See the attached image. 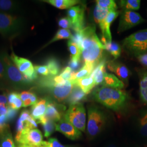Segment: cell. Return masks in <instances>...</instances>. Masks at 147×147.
Returning <instances> with one entry per match:
<instances>
[{"mask_svg": "<svg viewBox=\"0 0 147 147\" xmlns=\"http://www.w3.org/2000/svg\"><path fill=\"white\" fill-rule=\"evenodd\" d=\"M104 147H118V146L114 143H111V144H109L106 146Z\"/></svg>", "mask_w": 147, "mask_h": 147, "instance_id": "f907efd6", "label": "cell"}, {"mask_svg": "<svg viewBox=\"0 0 147 147\" xmlns=\"http://www.w3.org/2000/svg\"><path fill=\"white\" fill-rule=\"evenodd\" d=\"M49 147H79L76 145H63L55 138H50L48 140Z\"/></svg>", "mask_w": 147, "mask_h": 147, "instance_id": "f35d334b", "label": "cell"}, {"mask_svg": "<svg viewBox=\"0 0 147 147\" xmlns=\"http://www.w3.org/2000/svg\"><path fill=\"white\" fill-rule=\"evenodd\" d=\"M8 111V105L1 104H0V116L7 115Z\"/></svg>", "mask_w": 147, "mask_h": 147, "instance_id": "7dc6e473", "label": "cell"}, {"mask_svg": "<svg viewBox=\"0 0 147 147\" xmlns=\"http://www.w3.org/2000/svg\"><path fill=\"white\" fill-rule=\"evenodd\" d=\"M140 95L142 102L147 105V71L143 72L140 76Z\"/></svg>", "mask_w": 147, "mask_h": 147, "instance_id": "484cf974", "label": "cell"}, {"mask_svg": "<svg viewBox=\"0 0 147 147\" xmlns=\"http://www.w3.org/2000/svg\"><path fill=\"white\" fill-rule=\"evenodd\" d=\"M24 26V21L20 16L0 11V33L3 36L9 37L17 34Z\"/></svg>", "mask_w": 147, "mask_h": 147, "instance_id": "8992f818", "label": "cell"}, {"mask_svg": "<svg viewBox=\"0 0 147 147\" xmlns=\"http://www.w3.org/2000/svg\"><path fill=\"white\" fill-rule=\"evenodd\" d=\"M105 50L110 53L115 59L118 58L121 54V47L116 42H106L104 44Z\"/></svg>", "mask_w": 147, "mask_h": 147, "instance_id": "4dcf8cb0", "label": "cell"}, {"mask_svg": "<svg viewBox=\"0 0 147 147\" xmlns=\"http://www.w3.org/2000/svg\"><path fill=\"white\" fill-rule=\"evenodd\" d=\"M74 74V71L71 70V69L69 67H67L63 69L59 76L65 80L71 81L73 79Z\"/></svg>", "mask_w": 147, "mask_h": 147, "instance_id": "8d00e7d4", "label": "cell"}, {"mask_svg": "<svg viewBox=\"0 0 147 147\" xmlns=\"http://www.w3.org/2000/svg\"><path fill=\"white\" fill-rule=\"evenodd\" d=\"M1 104L8 105V98L5 93H0V104Z\"/></svg>", "mask_w": 147, "mask_h": 147, "instance_id": "c3c4849f", "label": "cell"}, {"mask_svg": "<svg viewBox=\"0 0 147 147\" xmlns=\"http://www.w3.org/2000/svg\"><path fill=\"white\" fill-rule=\"evenodd\" d=\"M110 11V10H109L107 9L100 8L98 5H96L95 7L93 13L94 19L95 22L99 25L101 30L104 26L106 18Z\"/></svg>", "mask_w": 147, "mask_h": 147, "instance_id": "cb8c5ba5", "label": "cell"}, {"mask_svg": "<svg viewBox=\"0 0 147 147\" xmlns=\"http://www.w3.org/2000/svg\"><path fill=\"white\" fill-rule=\"evenodd\" d=\"M138 60L142 65L147 66V53L137 57Z\"/></svg>", "mask_w": 147, "mask_h": 147, "instance_id": "bcb514c9", "label": "cell"}, {"mask_svg": "<svg viewBox=\"0 0 147 147\" xmlns=\"http://www.w3.org/2000/svg\"><path fill=\"white\" fill-rule=\"evenodd\" d=\"M56 130L62 133L71 140H77L82 137V132L62 118L56 124Z\"/></svg>", "mask_w": 147, "mask_h": 147, "instance_id": "4fadbf2b", "label": "cell"}, {"mask_svg": "<svg viewBox=\"0 0 147 147\" xmlns=\"http://www.w3.org/2000/svg\"><path fill=\"white\" fill-rule=\"evenodd\" d=\"M35 71L37 74H39L42 76H49V71L47 66L45 65H36L34 66Z\"/></svg>", "mask_w": 147, "mask_h": 147, "instance_id": "7bdbcfd3", "label": "cell"}, {"mask_svg": "<svg viewBox=\"0 0 147 147\" xmlns=\"http://www.w3.org/2000/svg\"><path fill=\"white\" fill-rule=\"evenodd\" d=\"M42 133L38 129H31L25 126L24 129L19 134H16V146L32 145L39 146L42 142Z\"/></svg>", "mask_w": 147, "mask_h": 147, "instance_id": "9c48e42d", "label": "cell"}, {"mask_svg": "<svg viewBox=\"0 0 147 147\" xmlns=\"http://www.w3.org/2000/svg\"><path fill=\"white\" fill-rule=\"evenodd\" d=\"M101 84L102 86L116 89H121L124 87V83L120 79H118L116 75L107 73L104 75L103 81Z\"/></svg>", "mask_w": 147, "mask_h": 147, "instance_id": "d6986e66", "label": "cell"}, {"mask_svg": "<svg viewBox=\"0 0 147 147\" xmlns=\"http://www.w3.org/2000/svg\"><path fill=\"white\" fill-rule=\"evenodd\" d=\"M71 82L74 84H76L77 86H78L86 94L89 93L91 90L95 86L94 79L91 78L90 76L82 79H77Z\"/></svg>", "mask_w": 147, "mask_h": 147, "instance_id": "ffe728a7", "label": "cell"}, {"mask_svg": "<svg viewBox=\"0 0 147 147\" xmlns=\"http://www.w3.org/2000/svg\"><path fill=\"white\" fill-rule=\"evenodd\" d=\"M119 15V12L115 10H110L106 18L104 26L101 30L102 32V37L104 38L107 42H112V36L111 33L110 26L112 22L114 21Z\"/></svg>", "mask_w": 147, "mask_h": 147, "instance_id": "2e32d148", "label": "cell"}, {"mask_svg": "<svg viewBox=\"0 0 147 147\" xmlns=\"http://www.w3.org/2000/svg\"><path fill=\"white\" fill-rule=\"evenodd\" d=\"M68 47L71 54V57L80 58L82 55V49L78 44L70 39L68 42Z\"/></svg>", "mask_w": 147, "mask_h": 147, "instance_id": "e575fe53", "label": "cell"}, {"mask_svg": "<svg viewBox=\"0 0 147 147\" xmlns=\"http://www.w3.org/2000/svg\"><path fill=\"white\" fill-rule=\"evenodd\" d=\"M73 86V82L67 80L64 83L60 84L55 83L54 81L53 84L47 89L55 99L59 102H61L68 99L72 91Z\"/></svg>", "mask_w": 147, "mask_h": 147, "instance_id": "8fae6325", "label": "cell"}, {"mask_svg": "<svg viewBox=\"0 0 147 147\" xmlns=\"http://www.w3.org/2000/svg\"><path fill=\"white\" fill-rule=\"evenodd\" d=\"M0 58L4 65L7 80L12 86L16 88H23L31 85L12 62L7 53L1 52Z\"/></svg>", "mask_w": 147, "mask_h": 147, "instance_id": "277c9868", "label": "cell"}, {"mask_svg": "<svg viewBox=\"0 0 147 147\" xmlns=\"http://www.w3.org/2000/svg\"><path fill=\"white\" fill-rule=\"evenodd\" d=\"M10 57L12 62L16 65L19 70L24 75L30 84H31L33 82L35 81L38 79V74L35 71L34 67H33L32 63L29 59L16 56L13 50L11 51Z\"/></svg>", "mask_w": 147, "mask_h": 147, "instance_id": "ba28073f", "label": "cell"}, {"mask_svg": "<svg viewBox=\"0 0 147 147\" xmlns=\"http://www.w3.org/2000/svg\"><path fill=\"white\" fill-rule=\"evenodd\" d=\"M105 64L106 62L105 61H102L94 69L93 72L89 76L94 79L95 85L101 84L103 81L104 76L106 73Z\"/></svg>", "mask_w": 147, "mask_h": 147, "instance_id": "7402d4cb", "label": "cell"}, {"mask_svg": "<svg viewBox=\"0 0 147 147\" xmlns=\"http://www.w3.org/2000/svg\"><path fill=\"white\" fill-rule=\"evenodd\" d=\"M8 106L15 110H19L22 106V101L20 97V94L16 92H12L7 95Z\"/></svg>", "mask_w": 147, "mask_h": 147, "instance_id": "d4e9b609", "label": "cell"}, {"mask_svg": "<svg viewBox=\"0 0 147 147\" xmlns=\"http://www.w3.org/2000/svg\"><path fill=\"white\" fill-rule=\"evenodd\" d=\"M145 147H147V144L146 145V146H145Z\"/></svg>", "mask_w": 147, "mask_h": 147, "instance_id": "816d5d0a", "label": "cell"}, {"mask_svg": "<svg viewBox=\"0 0 147 147\" xmlns=\"http://www.w3.org/2000/svg\"><path fill=\"white\" fill-rule=\"evenodd\" d=\"M0 138H1V135H0Z\"/></svg>", "mask_w": 147, "mask_h": 147, "instance_id": "f5cc1de1", "label": "cell"}, {"mask_svg": "<svg viewBox=\"0 0 147 147\" xmlns=\"http://www.w3.org/2000/svg\"><path fill=\"white\" fill-rule=\"evenodd\" d=\"M145 21L142 16L134 11H123L119 19L118 32L125 31Z\"/></svg>", "mask_w": 147, "mask_h": 147, "instance_id": "30bf717a", "label": "cell"}, {"mask_svg": "<svg viewBox=\"0 0 147 147\" xmlns=\"http://www.w3.org/2000/svg\"><path fill=\"white\" fill-rule=\"evenodd\" d=\"M107 68L115 74L121 81H123V82L126 84L128 82L131 73L124 64L110 61L107 63Z\"/></svg>", "mask_w": 147, "mask_h": 147, "instance_id": "9a60e30c", "label": "cell"}, {"mask_svg": "<svg viewBox=\"0 0 147 147\" xmlns=\"http://www.w3.org/2000/svg\"><path fill=\"white\" fill-rule=\"evenodd\" d=\"M48 98L42 99L38 100L37 103L32 106L31 110L32 117L36 120H39L42 117L45 116L47 110Z\"/></svg>", "mask_w": 147, "mask_h": 147, "instance_id": "e0dca14e", "label": "cell"}, {"mask_svg": "<svg viewBox=\"0 0 147 147\" xmlns=\"http://www.w3.org/2000/svg\"><path fill=\"white\" fill-rule=\"evenodd\" d=\"M138 127L142 136L147 137V111L142 112L138 119Z\"/></svg>", "mask_w": 147, "mask_h": 147, "instance_id": "836d02e7", "label": "cell"}, {"mask_svg": "<svg viewBox=\"0 0 147 147\" xmlns=\"http://www.w3.org/2000/svg\"><path fill=\"white\" fill-rule=\"evenodd\" d=\"M18 113V110L8 106V111L7 113V117L8 121H13L16 118Z\"/></svg>", "mask_w": 147, "mask_h": 147, "instance_id": "f6af8a7d", "label": "cell"}, {"mask_svg": "<svg viewBox=\"0 0 147 147\" xmlns=\"http://www.w3.org/2000/svg\"><path fill=\"white\" fill-rule=\"evenodd\" d=\"M82 30L80 31L75 32L74 34L72 36L71 38L70 39V40H71L73 42L78 44L81 48L82 42Z\"/></svg>", "mask_w": 147, "mask_h": 147, "instance_id": "b9f144b4", "label": "cell"}, {"mask_svg": "<svg viewBox=\"0 0 147 147\" xmlns=\"http://www.w3.org/2000/svg\"><path fill=\"white\" fill-rule=\"evenodd\" d=\"M40 146H32V145H19V146H17V147H40Z\"/></svg>", "mask_w": 147, "mask_h": 147, "instance_id": "681fc988", "label": "cell"}, {"mask_svg": "<svg viewBox=\"0 0 147 147\" xmlns=\"http://www.w3.org/2000/svg\"><path fill=\"white\" fill-rule=\"evenodd\" d=\"M121 8L124 11H133L138 10L140 8L141 1L140 0H123L119 2Z\"/></svg>", "mask_w": 147, "mask_h": 147, "instance_id": "f1b7e54d", "label": "cell"}, {"mask_svg": "<svg viewBox=\"0 0 147 147\" xmlns=\"http://www.w3.org/2000/svg\"><path fill=\"white\" fill-rule=\"evenodd\" d=\"M106 117L103 111L96 106H92L88 110L87 134L90 139L99 136L105 128Z\"/></svg>", "mask_w": 147, "mask_h": 147, "instance_id": "3957f363", "label": "cell"}, {"mask_svg": "<svg viewBox=\"0 0 147 147\" xmlns=\"http://www.w3.org/2000/svg\"><path fill=\"white\" fill-rule=\"evenodd\" d=\"M63 118L81 132L86 130V113L82 103L71 105L65 111Z\"/></svg>", "mask_w": 147, "mask_h": 147, "instance_id": "52a82bcc", "label": "cell"}, {"mask_svg": "<svg viewBox=\"0 0 147 147\" xmlns=\"http://www.w3.org/2000/svg\"><path fill=\"white\" fill-rule=\"evenodd\" d=\"M8 80L6 76L5 68L1 59L0 58V86H5Z\"/></svg>", "mask_w": 147, "mask_h": 147, "instance_id": "74e56055", "label": "cell"}, {"mask_svg": "<svg viewBox=\"0 0 147 147\" xmlns=\"http://www.w3.org/2000/svg\"><path fill=\"white\" fill-rule=\"evenodd\" d=\"M59 26L62 29H68L72 27L71 22L68 17H64L60 19L58 21Z\"/></svg>", "mask_w": 147, "mask_h": 147, "instance_id": "60d3db41", "label": "cell"}, {"mask_svg": "<svg viewBox=\"0 0 147 147\" xmlns=\"http://www.w3.org/2000/svg\"><path fill=\"white\" fill-rule=\"evenodd\" d=\"M123 47L126 51L135 56L143 55L147 51V29L136 32L123 40Z\"/></svg>", "mask_w": 147, "mask_h": 147, "instance_id": "5b68a950", "label": "cell"}, {"mask_svg": "<svg viewBox=\"0 0 147 147\" xmlns=\"http://www.w3.org/2000/svg\"><path fill=\"white\" fill-rule=\"evenodd\" d=\"M96 2V5L102 8L115 11L117 9L116 2L113 0H97Z\"/></svg>", "mask_w": 147, "mask_h": 147, "instance_id": "d590c367", "label": "cell"}, {"mask_svg": "<svg viewBox=\"0 0 147 147\" xmlns=\"http://www.w3.org/2000/svg\"><path fill=\"white\" fill-rule=\"evenodd\" d=\"M82 56L84 64L93 66L95 68L99 64L102 57L104 45L95 33V27L90 25L82 30Z\"/></svg>", "mask_w": 147, "mask_h": 147, "instance_id": "6da1fadb", "label": "cell"}, {"mask_svg": "<svg viewBox=\"0 0 147 147\" xmlns=\"http://www.w3.org/2000/svg\"><path fill=\"white\" fill-rule=\"evenodd\" d=\"M86 94L76 84H74L72 91L67 99V102L70 106L81 103L86 99Z\"/></svg>", "mask_w": 147, "mask_h": 147, "instance_id": "ac0fdd59", "label": "cell"}, {"mask_svg": "<svg viewBox=\"0 0 147 147\" xmlns=\"http://www.w3.org/2000/svg\"><path fill=\"white\" fill-rule=\"evenodd\" d=\"M92 95L96 101L116 112L124 109L129 99L124 91L105 86L95 89Z\"/></svg>", "mask_w": 147, "mask_h": 147, "instance_id": "7a4b0ae2", "label": "cell"}, {"mask_svg": "<svg viewBox=\"0 0 147 147\" xmlns=\"http://www.w3.org/2000/svg\"><path fill=\"white\" fill-rule=\"evenodd\" d=\"M72 36L73 35L71 32L68 29H59L58 31L57 32L56 35L54 36L53 39L43 47H46L50 44L55 42L56 41H58L59 40L71 39Z\"/></svg>", "mask_w": 147, "mask_h": 147, "instance_id": "1f68e13d", "label": "cell"}, {"mask_svg": "<svg viewBox=\"0 0 147 147\" xmlns=\"http://www.w3.org/2000/svg\"><path fill=\"white\" fill-rule=\"evenodd\" d=\"M80 58L71 57V59L69 62V67L73 71L79 68L80 66Z\"/></svg>", "mask_w": 147, "mask_h": 147, "instance_id": "ee69618b", "label": "cell"}, {"mask_svg": "<svg viewBox=\"0 0 147 147\" xmlns=\"http://www.w3.org/2000/svg\"><path fill=\"white\" fill-rule=\"evenodd\" d=\"M37 124L42 125L44 131V136L49 138L53 132L56 130V124L55 121L47 118L45 116L37 121Z\"/></svg>", "mask_w": 147, "mask_h": 147, "instance_id": "44dd1931", "label": "cell"}, {"mask_svg": "<svg viewBox=\"0 0 147 147\" xmlns=\"http://www.w3.org/2000/svg\"><path fill=\"white\" fill-rule=\"evenodd\" d=\"M47 66L48 68L50 75L55 76L58 75L60 71V64L57 59L50 58L47 61Z\"/></svg>", "mask_w": 147, "mask_h": 147, "instance_id": "d6a6232c", "label": "cell"}, {"mask_svg": "<svg viewBox=\"0 0 147 147\" xmlns=\"http://www.w3.org/2000/svg\"><path fill=\"white\" fill-rule=\"evenodd\" d=\"M84 5L74 6L67 11L68 18L71 22L72 28L75 32L84 28Z\"/></svg>", "mask_w": 147, "mask_h": 147, "instance_id": "7c38bea8", "label": "cell"}, {"mask_svg": "<svg viewBox=\"0 0 147 147\" xmlns=\"http://www.w3.org/2000/svg\"><path fill=\"white\" fill-rule=\"evenodd\" d=\"M94 69L95 68L93 66L84 64V67L79 71H77L76 73L74 72L73 79L71 81H73L77 79H82L86 77H88L93 72Z\"/></svg>", "mask_w": 147, "mask_h": 147, "instance_id": "f546056e", "label": "cell"}, {"mask_svg": "<svg viewBox=\"0 0 147 147\" xmlns=\"http://www.w3.org/2000/svg\"><path fill=\"white\" fill-rule=\"evenodd\" d=\"M19 3L16 1L11 0H0V11L12 12L19 8Z\"/></svg>", "mask_w": 147, "mask_h": 147, "instance_id": "4316f807", "label": "cell"}, {"mask_svg": "<svg viewBox=\"0 0 147 147\" xmlns=\"http://www.w3.org/2000/svg\"><path fill=\"white\" fill-rule=\"evenodd\" d=\"M66 107L48 99L47 106L45 117L51 121L57 123L64 116L65 112Z\"/></svg>", "mask_w": 147, "mask_h": 147, "instance_id": "5bb4252c", "label": "cell"}, {"mask_svg": "<svg viewBox=\"0 0 147 147\" xmlns=\"http://www.w3.org/2000/svg\"><path fill=\"white\" fill-rule=\"evenodd\" d=\"M8 120L7 116L2 115L0 116V135H2L5 130L9 126L8 124Z\"/></svg>", "mask_w": 147, "mask_h": 147, "instance_id": "ab89813d", "label": "cell"}, {"mask_svg": "<svg viewBox=\"0 0 147 147\" xmlns=\"http://www.w3.org/2000/svg\"><path fill=\"white\" fill-rule=\"evenodd\" d=\"M0 147H16L9 126L1 135Z\"/></svg>", "mask_w": 147, "mask_h": 147, "instance_id": "83f0119b", "label": "cell"}, {"mask_svg": "<svg viewBox=\"0 0 147 147\" xmlns=\"http://www.w3.org/2000/svg\"><path fill=\"white\" fill-rule=\"evenodd\" d=\"M45 2L61 9H69L80 3L78 0H48Z\"/></svg>", "mask_w": 147, "mask_h": 147, "instance_id": "603a6c76", "label": "cell"}]
</instances>
